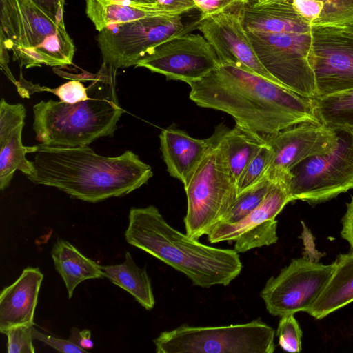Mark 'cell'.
<instances>
[{
	"instance_id": "6da1fadb",
	"label": "cell",
	"mask_w": 353,
	"mask_h": 353,
	"mask_svg": "<svg viewBox=\"0 0 353 353\" xmlns=\"http://www.w3.org/2000/svg\"><path fill=\"white\" fill-rule=\"evenodd\" d=\"M190 99L201 108L231 115L236 124L265 138L303 123H320L312 98L303 97L246 68L219 63L188 83Z\"/></svg>"
},
{
	"instance_id": "7a4b0ae2",
	"label": "cell",
	"mask_w": 353,
	"mask_h": 353,
	"mask_svg": "<svg viewBox=\"0 0 353 353\" xmlns=\"http://www.w3.org/2000/svg\"><path fill=\"white\" fill-rule=\"evenodd\" d=\"M39 145L33 161L32 183L54 187L70 197L97 203L123 196L152 176L150 165L127 150L117 157L97 154L88 145L72 148Z\"/></svg>"
},
{
	"instance_id": "3957f363",
	"label": "cell",
	"mask_w": 353,
	"mask_h": 353,
	"mask_svg": "<svg viewBox=\"0 0 353 353\" xmlns=\"http://www.w3.org/2000/svg\"><path fill=\"white\" fill-rule=\"evenodd\" d=\"M125 238L199 287L228 285L242 270L234 250L211 247L183 234L168 224L154 205L130 210Z\"/></svg>"
},
{
	"instance_id": "277c9868",
	"label": "cell",
	"mask_w": 353,
	"mask_h": 353,
	"mask_svg": "<svg viewBox=\"0 0 353 353\" xmlns=\"http://www.w3.org/2000/svg\"><path fill=\"white\" fill-rule=\"evenodd\" d=\"M116 69L104 64L91 74L87 99L73 103L41 101L33 106V129L41 146L88 145L99 138L112 137L124 110L116 90Z\"/></svg>"
},
{
	"instance_id": "5b68a950",
	"label": "cell",
	"mask_w": 353,
	"mask_h": 353,
	"mask_svg": "<svg viewBox=\"0 0 353 353\" xmlns=\"http://www.w3.org/2000/svg\"><path fill=\"white\" fill-rule=\"evenodd\" d=\"M184 190L188 203L185 233L198 240L222 221L238 194L236 180L219 140V133L214 135L212 147Z\"/></svg>"
},
{
	"instance_id": "8992f818",
	"label": "cell",
	"mask_w": 353,
	"mask_h": 353,
	"mask_svg": "<svg viewBox=\"0 0 353 353\" xmlns=\"http://www.w3.org/2000/svg\"><path fill=\"white\" fill-rule=\"evenodd\" d=\"M194 10L176 16L147 17L99 32L97 40L103 64L116 70L136 66L165 41L197 29L202 14Z\"/></svg>"
},
{
	"instance_id": "52a82bcc",
	"label": "cell",
	"mask_w": 353,
	"mask_h": 353,
	"mask_svg": "<svg viewBox=\"0 0 353 353\" xmlns=\"http://www.w3.org/2000/svg\"><path fill=\"white\" fill-rule=\"evenodd\" d=\"M275 330L261 321L224 326L181 325L153 340L157 353H273Z\"/></svg>"
},
{
	"instance_id": "ba28073f",
	"label": "cell",
	"mask_w": 353,
	"mask_h": 353,
	"mask_svg": "<svg viewBox=\"0 0 353 353\" xmlns=\"http://www.w3.org/2000/svg\"><path fill=\"white\" fill-rule=\"evenodd\" d=\"M337 141L329 152L296 165L286 184L292 201L317 204L353 189V128H338Z\"/></svg>"
},
{
	"instance_id": "9c48e42d",
	"label": "cell",
	"mask_w": 353,
	"mask_h": 353,
	"mask_svg": "<svg viewBox=\"0 0 353 353\" xmlns=\"http://www.w3.org/2000/svg\"><path fill=\"white\" fill-rule=\"evenodd\" d=\"M247 32L261 63L279 84L303 97H316L310 63L312 30L292 33Z\"/></svg>"
},
{
	"instance_id": "30bf717a",
	"label": "cell",
	"mask_w": 353,
	"mask_h": 353,
	"mask_svg": "<svg viewBox=\"0 0 353 353\" xmlns=\"http://www.w3.org/2000/svg\"><path fill=\"white\" fill-rule=\"evenodd\" d=\"M20 11V41L10 50L21 68L72 64L75 47L65 29L51 19L31 0H17Z\"/></svg>"
},
{
	"instance_id": "8fae6325",
	"label": "cell",
	"mask_w": 353,
	"mask_h": 353,
	"mask_svg": "<svg viewBox=\"0 0 353 353\" xmlns=\"http://www.w3.org/2000/svg\"><path fill=\"white\" fill-rule=\"evenodd\" d=\"M335 261L324 265L305 257L293 259L276 276H271L260 295L268 312L282 316L307 312L327 285Z\"/></svg>"
},
{
	"instance_id": "7c38bea8",
	"label": "cell",
	"mask_w": 353,
	"mask_h": 353,
	"mask_svg": "<svg viewBox=\"0 0 353 353\" xmlns=\"http://www.w3.org/2000/svg\"><path fill=\"white\" fill-rule=\"evenodd\" d=\"M219 63L215 50L206 39L200 34L189 32L160 44L135 67L145 68L168 79L188 84L208 74Z\"/></svg>"
},
{
	"instance_id": "4fadbf2b",
	"label": "cell",
	"mask_w": 353,
	"mask_h": 353,
	"mask_svg": "<svg viewBox=\"0 0 353 353\" xmlns=\"http://www.w3.org/2000/svg\"><path fill=\"white\" fill-rule=\"evenodd\" d=\"M310 63L316 97L353 89V30L314 27Z\"/></svg>"
},
{
	"instance_id": "5bb4252c",
	"label": "cell",
	"mask_w": 353,
	"mask_h": 353,
	"mask_svg": "<svg viewBox=\"0 0 353 353\" xmlns=\"http://www.w3.org/2000/svg\"><path fill=\"white\" fill-rule=\"evenodd\" d=\"M272 157L265 175L285 186L290 171L303 160L330 151L336 145V130L321 123H303L265 138Z\"/></svg>"
},
{
	"instance_id": "9a60e30c",
	"label": "cell",
	"mask_w": 353,
	"mask_h": 353,
	"mask_svg": "<svg viewBox=\"0 0 353 353\" xmlns=\"http://www.w3.org/2000/svg\"><path fill=\"white\" fill-rule=\"evenodd\" d=\"M292 201L285 185L276 182L262 202L250 214L233 223H220L207 235L211 243L234 241V250L243 253L278 241L276 216Z\"/></svg>"
},
{
	"instance_id": "2e32d148",
	"label": "cell",
	"mask_w": 353,
	"mask_h": 353,
	"mask_svg": "<svg viewBox=\"0 0 353 353\" xmlns=\"http://www.w3.org/2000/svg\"><path fill=\"white\" fill-rule=\"evenodd\" d=\"M240 4L202 17L197 29L213 47L221 63L243 66L279 83L257 57L243 23Z\"/></svg>"
},
{
	"instance_id": "e0dca14e",
	"label": "cell",
	"mask_w": 353,
	"mask_h": 353,
	"mask_svg": "<svg viewBox=\"0 0 353 353\" xmlns=\"http://www.w3.org/2000/svg\"><path fill=\"white\" fill-rule=\"evenodd\" d=\"M26 109L21 103L10 104L3 98L0 101V189L8 188L16 170L29 176L34 172L33 161L26 154L37 152L39 145L24 146L22 130Z\"/></svg>"
},
{
	"instance_id": "ac0fdd59",
	"label": "cell",
	"mask_w": 353,
	"mask_h": 353,
	"mask_svg": "<svg viewBox=\"0 0 353 353\" xmlns=\"http://www.w3.org/2000/svg\"><path fill=\"white\" fill-rule=\"evenodd\" d=\"M43 274L38 268H25L0 294V332L19 325H34V312Z\"/></svg>"
},
{
	"instance_id": "d6986e66",
	"label": "cell",
	"mask_w": 353,
	"mask_h": 353,
	"mask_svg": "<svg viewBox=\"0 0 353 353\" xmlns=\"http://www.w3.org/2000/svg\"><path fill=\"white\" fill-rule=\"evenodd\" d=\"M160 149L170 175L179 179L184 188L205 158L214 141V136L198 139L175 128L162 130Z\"/></svg>"
},
{
	"instance_id": "ffe728a7",
	"label": "cell",
	"mask_w": 353,
	"mask_h": 353,
	"mask_svg": "<svg viewBox=\"0 0 353 353\" xmlns=\"http://www.w3.org/2000/svg\"><path fill=\"white\" fill-rule=\"evenodd\" d=\"M240 9L246 31L292 33L312 28L288 0H243Z\"/></svg>"
},
{
	"instance_id": "44dd1931",
	"label": "cell",
	"mask_w": 353,
	"mask_h": 353,
	"mask_svg": "<svg viewBox=\"0 0 353 353\" xmlns=\"http://www.w3.org/2000/svg\"><path fill=\"white\" fill-rule=\"evenodd\" d=\"M85 13L99 32L147 17L176 16L157 1L143 0H85Z\"/></svg>"
},
{
	"instance_id": "7402d4cb",
	"label": "cell",
	"mask_w": 353,
	"mask_h": 353,
	"mask_svg": "<svg viewBox=\"0 0 353 353\" xmlns=\"http://www.w3.org/2000/svg\"><path fill=\"white\" fill-rule=\"evenodd\" d=\"M327 285L307 310L316 319H322L353 302V252L342 254Z\"/></svg>"
},
{
	"instance_id": "603a6c76",
	"label": "cell",
	"mask_w": 353,
	"mask_h": 353,
	"mask_svg": "<svg viewBox=\"0 0 353 353\" xmlns=\"http://www.w3.org/2000/svg\"><path fill=\"white\" fill-rule=\"evenodd\" d=\"M51 256L55 270L63 280L69 299L81 282L105 277L101 265L84 256L63 239H59L54 243Z\"/></svg>"
},
{
	"instance_id": "cb8c5ba5",
	"label": "cell",
	"mask_w": 353,
	"mask_h": 353,
	"mask_svg": "<svg viewBox=\"0 0 353 353\" xmlns=\"http://www.w3.org/2000/svg\"><path fill=\"white\" fill-rule=\"evenodd\" d=\"M104 276L112 283L125 290L145 310H152L155 305L150 279L145 268L134 263L130 252L125 260L117 265L101 266Z\"/></svg>"
},
{
	"instance_id": "d4e9b609",
	"label": "cell",
	"mask_w": 353,
	"mask_h": 353,
	"mask_svg": "<svg viewBox=\"0 0 353 353\" xmlns=\"http://www.w3.org/2000/svg\"><path fill=\"white\" fill-rule=\"evenodd\" d=\"M312 27H344L353 23V0H288Z\"/></svg>"
},
{
	"instance_id": "484cf974",
	"label": "cell",
	"mask_w": 353,
	"mask_h": 353,
	"mask_svg": "<svg viewBox=\"0 0 353 353\" xmlns=\"http://www.w3.org/2000/svg\"><path fill=\"white\" fill-rule=\"evenodd\" d=\"M219 140L236 181L243 170L265 143V139L236 125L219 132Z\"/></svg>"
},
{
	"instance_id": "4316f807",
	"label": "cell",
	"mask_w": 353,
	"mask_h": 353,
	"mask_svg": "<svg viewBox=\"0 0 353 353\" xmlns=\"http://www.w3.org/2000/svg\"><path fill=\"white\" fill-rule=\"evenodd\" d=\"M320 123L330 128H353V89L312 98Z\"/></svg>"
},
{
	"instance_id": "83f0119b",
	"label": "cell",
	"mask_w": 353,
	"mask_h": 353,
	"mask_svg": "<svg viewBox=\"0 0 353 353\" xmlns=\"http://www.w3.org/2000/svg\"><path fill=\"white\" fill-rule=\"evenodd\" d=\"M275 183L264 175L257 183L239 193L220 223H233L244 218L262 202Z\"/></svg>"
},
{
	"instance_id": "f1b7e54d",
	"label": "cell",
	"mask_w": 353,
	"mask_h": 353,
	"mask_svg": "<svg viewBox=\"0 0 353 353\" xmlns=\"http://www.w3.org/2000/svg\"><path fill=\"white\" fill-rule=\"evenodd\" d=\"M1 37L8 49L20 41V11L17 0H0Z\"/></svg>"
},
{
	"instance_id": "f546056e",
	"label": "cell",
	"mask_w": 353,
	"mask_h": 353,
	"mask_svg": "<svg viewBox=\"0 0 353 353\" xmlns=\"http://www.w3.org/2000/svg\"><path fill=\"white\" fill-rule=\"evenodd\" d=\"M272 157V151L265 143L248 163L236 181L238 194L257 183L264 175Z\"/></svg>"
},
{
	"instance_id": "4dcf8cb0",
	"label": "cell",
	"mask_w": 353,
	"mask_h": 353,
	"mask_svg": "<svg viewBox=\"0 0 353 353\" xmlns=\"http://www.w3.org/2000/svg\"><path fill=\"white\" fill-rule=\"evenodd\" d=\"M276 334L279 345L288 352H299L302 349V330L294 314L281 316Z\"/></svg>"
},
{
	"instance_id": "1f68e13d",
	"label": "cell",
	"mask_w": 353,
	"mask_h": 353,
	"mask_svg": "<svg viewBox=\"0 0 353 353\" xmlns=\"http://www.w3.org/2000/svg\"><path fill=\"white\" fill-rule=\"evenodd\" d=\"M33 325H19L12 327L3 332L7 336L8 353H34L32 340Z\"/></svg>"
},
{
	"instance_id": "d6a6232c",
	"label": "cell",
	"mask_w": 353,
	"mask_h": 353,
	"mask_svg": "<svg viewBox=\"0 0 353 353\" xmlns=\"http://www.w3.org/2000/svg\"><path fill=\"white\" fill-rule=\"evenodd\" d=\"M33 337L56 350L65 353H88V351L73 343L69 339H63L41 333L33 327Z\"/></svg>"
},
{
	"instance_id": "836d02e7",
	"label": "cell",
	"mask_w": 353,
	"mask_h": 353,
	"mask_svg": "<svg viewBox=\"0 0 353 353\" xmlns=\"http://www.w3.org/2000/svg\"><path fill=\"white\" fill-rule=\"evenodd\" d=\"M202 17L224 11L242 0H194ZM201 17V18H202Z\"/></svg>"
},
{
	"instance_id": "e575fe53",
	"label": "cell",
	"mask_w": 353,
	"mask_h": 353,
	"mask_svg": "<svg viewBox=\"0 0 353 353\" xmlns=\"http://www.w3.org/2000/svg\"><path fill=\"white\" fill-rule=\"evenodd\" d=\"M51 19L59 24H65L63 10L65 0H31Z\"/></svg>"
},
{
	"instance_id": "d590c367",
	"label": "cell",
	"mask_w": 353,
	"mask_h": 353,
	"mask_svg": "<svg viewBox=\"0 0 353 353\" xmlns=\"http://www.w3.org/2000/svg\"><path fill=\"white\" fill-rule=\"evenodd\" d=\"M341 223V236L349 243L350 252H353V197L347 204V210Z\"/></svg>"
},
{
	"instance_id": "8d00e7d4",
	"label": "cell",
	"mask_w": 353,
	"mask_h": 353,
	"mask_svg": "<svg viewBox=\"0 0 353 353\" xmlns=\"http://www.w3.org/2000/svg\"><path fill=\"white\" fill-rule=\"evenodd\" d=\"M160 5L179 14H183L197 8L194 0H156Z\"/></svg>"
},
{
	"instance_id": "74e56055",
	"label": "cell",
	"mask_w": 353,
	"mask_h": 353,
	"mask_svg": "<svg viewBox=\"0 0 353 353\" xmlns=\"http://www.w3.org/2000/svg\"><path fill=\"white\" fill-rule=\"evenodd\" d=\"M68 339L85 350L92 349L94 346V343L91 339V333L88 330H80L78 328L72 327L70 330Z\"/></svg>"
},
{
	"instance_id": "f35d334b",
	"label": "cell",
	"mask_w": 353,
	"mask_h": 353,
	"mask_svg": "<svg viewBox=\"0 0 353 353\" xmlns=\"http://www.w3.org/2000/svg\"><path fill=\"white\" fill-rule=\"evenodd\" d=\"M0 43H1V70L4 72L8 78L14 84L16 85L17 81L14 79L12 75L11 71L10 70L8 63L9 61V57L8 54V49L7 48L5 42L2 37H0Z\"/></svg>"
},
{
	"instance_id": "ab89813d",
	"label": "cell",
	"mask_w": 353,
	"mask_h": 353,
	"mask_svg": "<svg viewBox=\"0 0 353 353\" xmlns=\"http://www.w3.org/2000/svg\"><path fill=\"white\" fill-rule=\"evenodd\" d=\"M345 27H347V28H350V29L353 30V23H352L350 25H348V26H346Z\"/></svg>"
},
{
	"instance_id": "60d3db41",
	"label": "cell",
	"mask_w": 353,
	"mask_h": 353,
	"mask_svg": "<svg viewBox=\"0 0 353 353\" xmlns=\"http://www.w3.org/2000/svg\"><path fill=\"white\" fill-rule=\"evenodd\" d=\"M143 1H156V0H143Z\"/></svg>"
},
{
	"instance_id": "b9f144b4",
	"label": "cell",
	"mask_w": 353,
	"mask_h": 353,
	"mask_svg": "<svg viewBox=\"0 0 353 353\" xmlns=\"http://www.w3.org/2000/svg\"><path fill=\"white\" fill-rule=\"evenodd\" d=\"M243 1V0H242Z\"/></svg>"
}]
</instances>
